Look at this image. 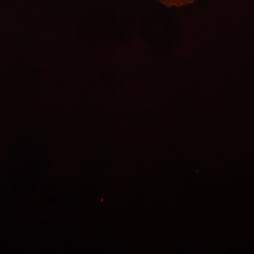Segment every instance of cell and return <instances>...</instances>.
<instances>
[{"label": "cell", "mask_w": 254, "mask_h": 254, "mask_svg": "<svg viewBox=\"0 0 254 254\" xmlns=\"http://www.w3.org/2000/svg\"><path fill=\"white\" fill-rule=\"evenodd\" d=\"M158 3L170 9H183L196 4L199 0H156Z\"/></svg>", "instance_id": "cell-1"}]
</instances>
